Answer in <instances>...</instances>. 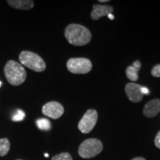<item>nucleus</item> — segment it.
Masks as SVG:
<instances>
[{
    "mask_svg": "<svg viewBox=\"0 0 160 160\" xmlns=\"http://www.w3.org/2000/svg\"><path fill=\"white\" fill-rule=\"evenodd\" d=\"M42 112L45 116H47L51 119H57L63 115L65 110L63 106L59 102L52 101L43 105Z\"/></svg>",
    "mask_w": 160,
    "mask_h": 160,
    "instance_id": "7",
    "label": "nucleus"
},
{
    "mask_svg": "<svg viewBox=\"0 0 160 160\" xmlns=\"http://www.w3.org/2000/svg\"><path fill=\"white\" fill-rule=\"evenodd\" d=\"M97 111L94 109L88 110L79 122L78 128L82 133H88L97 125Z\"/></svg>",
    "mask_w": 160,
    "mask_h": 160,
    "instance_id": "6",
    "label": "nucleus"
},
{
    "mask_svg": "<svg viewBox=\"0 0 160 160\" xmlns=\"http://www.w3.org/2000/svg\"><path fill=\"white\" fill-rule=\"evenodd\" d=\"M45 157H49V155L48 154V153H45Z\"/></svg>",
    "mask_w": 160,
    "mask_h": 160,
    "instance_id": "23",
    "label": "nucleus"
},
{
    "mask_svg": "<svg viewBox=\"0 0 160 160\" xmlns=\"http://www.w3.org/2000/svg\"><path fill=\"white\" fill-rule=\"evenodd\" d=\"M51 160H73L71 155L68 152H63L59 154L55 155Z\"/></svg>",
    "mask_w": 160,
    "mask_h": 160,
    "instance_id": "15",
    "label": "nucleus"
},
{
    "mask_svg": "<svg viewBox=\"0 0 160 160\" xmlns=\"http://www.w3.org/2000/svg\"><path fill=\"white\" fill-rule=\"evenodd\" d=\"M160 112V99H152L146 104L143 109V114L148 118H153Z\"/></svg>",
    "mask_w": 160,
    "mask_h": 160,
    "instance_id": "10",
    "label": "nucleus"
},
{
    "mask_svg": "<svg viewBox=\"0 0 160 160\" xmlns=\"http://www.w3.org/2000/svg\"><path fill=\"white\" fill-rule=\"evenodd\" d=\"M1 85H2V82H0V88H1Z\"/></svg>",
    "mask_w": 160,
    "mask_h": 160,
    "instance_id": "24",
    "label": "nucleus"
},
{
    "mask_svg": "<svg viewBox=\"0 0 160 160\" xmlns=\"http://www.w3.org/2000/svg\"><path fill=\"white\" fill-rule=\"evenodd\" d=\"M131 160H146V159L143 157H136V158H133V159Z\"/></svg>",
    "mask_w": 160,
    "mask_h": 160,
    "instance_id": "20",
    "label": "nucleus"
},
{
    "mask_svg": "<svg viewBox=\"0 0 160 160\" xmlns=\"http://www.w3.org/2000/svg\"><path fill=\"white\" fill-rule=\"evenodd\" d=\"M142 91L143 94H149L150 93L149 90L145 87H142Z\"/></svg>",
    "mask_w": 160,
    "mask_h": 160,
    "instance_id": "19",
    "label": "nucleus"
},
{
    "mask_svg": "<svg viewBox=\"0 0 160 160\" xmlns=\"http://www.w3.org/2000/svg\"><path fill=\"white\" fill-rule=\"evenodd\" d=\"M141 68V62L139 60H137L133 65L131 66H128L126 69V76H127L128 79L131 80L132 82L137 81L139 79V71Z\"/></svg>",
    "mask_w": 160,
    "mask_h": 160,
    "instance_id": "12",
    "label": "nucleus"
},
{
    "mask_svg": "<svg viewBox=\"0 0 160 160\" xmlns=\"http://www.w3.org/2000/svg\"><path fill=\"white\" fill-rule=\"evenodd\" d=\"M37 125L40 130L48 131L51 129V122L47 119H39L37 121Z\"/></svg>",
    "mask_w": 160,
    "mask_h": 160,
    "instance_id": "14",
    "label": "nucleus"
},
{
    "mask_svg": "<svg viewBox=\"0 0 160 160\" xmlns=\"http://www.w3.org/2000/svg\"><path fill=\"white\" fill-rule=\"evenodd\" d=\"M67 68L74 74H86L92 70V62L87 58H71L66 64Z\"/></svg>",
    "mask_w": 160,
    "mask_h": 160,
    "instance_id": "5",
    "label": "nucleus"
},
{
    "mask_svg": "<svg viewBox=\"0 0 160 160\" xmlns=\"http://www.w3.org/2000/svg\"><path fill=\"white\" fill-rule=\"evenodd\" d=\"M154 143H155V145L157 146V148L160 149V131L157 133V136H156L155 139H154Z\"/></svg>",
    "mask_w": 160,
    "mask_h": 160,
    "instance_id": "18",
    "label": "nucleus"
},
{
    "mask_svg": "<svg viewBox=\"0 0 160 160\" xmlns=\"http://www.w3.org/2000/svg\"><path fill=\"white\" fill-rule=\"evenodd\" d=\"M65 37L72 45L83 46L91 40V33L85 26L79 24H71L65 30Z\"/></svg>",
    "mask_w": 160,
    "mask_h": 160,
    "instance_id": "1",
    "label": "nucleus"
},
{
    "mask_svg": "<svg viewBox=\"0 0 160 160\" xmlns=\"http://www.w3.org/2000/svg\"><path fill=\"white\" fill-rule=\"evenodd\" d=\"M113 11V7L110 5H102L96 4L93 5V11L91 13V17L93 20H98L99 18L112 14Z\"/></svg>",
    "mask_w": 160,
    "mask_h": 160,
    "instance_id": "9",
    "label": "nucleus"
},
{
    "mask_svg": "<svg viewBox=\"0 0 160 160\" xmlns=\"http://www.w3.org/2000/svg\"><path fill=\"white\" fill-rule=\"evenodd\" d=\"M4 73L8 82L13 86H19L25 82L27 73L23 65L14 60H9L4 68Z\"/></svg>",
    "mask_w": 160,
    "mask_h": 160,
    "instance_id": "2",
    "label": "nucleus"
},
{
    "mask_svg": "<svg viewBox=\"0 0 160 160\" xmlns=\"http://www.w3.org/2000/svg\"><path fill=\"white\" fill-rule=\"evenodd\" d=\"M103 150V145L99 139L91 138L85 139L81 143L78 149V153L82 158L90 159L99 154Z\"/></svg>",
    "mask_w": 160,
    "mask_h": 160,
    "instance_id": "4",
    "label": "nucleus"
},
{
    "mask_svg": "<svg viewBox=\"0 0 160 160\" xmlns=\"http://www.w3.org/2000/svg\"><path fill=\"white\" fill-rule=\"evenodd\" d=\"M108 17L109 19H111V20L114 19V17H113V14H109L108 16Z\"/></svg>",
    "mask_w": 160,
    "mask_h": 160,
    "instance_id": "21",
    "label": "nucleus"
},
{
    "mask_svg": "<svg viewBox=\"0 0 160 160\" xmlns=\"http://www.w3.org/2000/svg\"><path fill=\"white\" fill-rule=\"evenodd\" d=\"M17 160H22V159H17Z\"/></svg>",
    "mask_w": 160,
    "mask_h": 160,
    "instance_id": "25",
    "label": "nucleus"
},
{
    "mask_svg": "<svg viewBox=\"0 0 160 160\" xmlns=\"http://www.w3.org/2000/svg\"><path fill=\"white\" fill-rule=\"evenodd\" d=\"M99 2H108V0H99Z\"/></svg>",
    "mask_w": 160,
    "mask_h": 160,
    "instance_id": "22",
    "label": "nucleus"
},
{
    "mask_svg": "<svg viewBox=\"0 0 160 160\" xmlns=\"http://www.w3.org/2000/svg\"><path fill=\"white\" fill-rule=\"evenodd\" d=\"M22 65L36 72H43L46 68V63L40 56L33 52L23 51L19 57Z\"/></svg>",
    "mask_w": 160,
    "mask_h": 160,
    "instance_id": "3",
    "label": "nucleus"
},
{
    "mask_svg": "<svg viewBox=\"0 0 160 160\" xmlns=\"http://www.w3.org/2000/svg\"><path fill=\"white\" fill-rule=\"evenodd\" d=\"M125 91L128 99L133 102H139L143 98V93L142 91V86L136 83H128L125 85Z\"/></svg>",
    "mask_w": 160,
    "mask_h": 160,
    "instance_id": "8",
    "label": "nucleus"
},
{
    "mask_svg": "<svg viewBox=\"0 0 160 160\" xmlns=\"http://www.w3.org/2000/svg\"><path fill=\"white\" fill-rule=\"evenodd\" d=\"M151 74L154 77H160V64L155 65L151 71Z\"/></svg>",
    "mask_w": 160,
    "mask_h": 160,
    "instance_id": "17",
    "label": "nucleus"
},
{
    "mask_svg": "<svg viewBox=\"0 0 160 160\" xmlns=\"http://www.w3.org/2000/svg\"><path fill=\"white\" fill-rule=\"evenodd\" d=\"M10 6L18 10H31L34 6V2L32 0H8Z\"/></svg>",
    "mask_w": 160,
    "mask_h": 160,
    "instance_id": "11",
    "label": "nucleus"
},
{
    "mask_svg": "<svg viewBox=\"0 0 160 160\" xmlns=\"http://www.w3.org/2000/svg\"><path fill=\"white\" fill-rule=\"evenodd\" d=\"M11 142L7 138L0 139V157H5L9 152Z\"/></svg>",
    "mask_w": 160,
    "mask_h": 160,
    "instance_id": "13",
    "label": "nucleus"
},
{
    "mask_svg": "<svg viewBox=\"0 0 160 160\" xmlns=\"http://www.w3.org/2000/svg\"><path fill=\"white\" fill-rule=\"evenodd\" d=\"M25 113L22 111V110H18L17 113L13 115V117H12V120L13 122H20L22 121V120L25 119Z\"/></svg>",
    "mask_w": 160,
    "mask_h": 160,
    "instance_id": "16",
    "label": "nucleus"
}]
</instances>
